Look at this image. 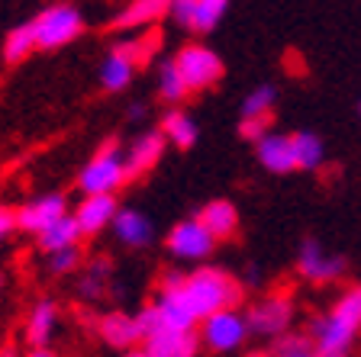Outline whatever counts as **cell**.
<instances>
[{"label": "cell", "instance_id": "cell-40", "mask_svg": "<svg viewBox=\"0 0 361 357\" xmlns=\"http://www.w3.org/2000/svg\"><path fill=\"white\" fill-rule=\"evenodd\" d=\"M120 357H149V351H145V348H133V351H126V354H120Z\"/></svg>", "mask_w": 361, "mask_h": 357}, {"label": "cell", "instance_id": "cell-37", "mask_svg": "<svg viewBox=\"0 0 361 357\" xmlns=\"http://www.w3.org/2000/svg\"><path fill=\"white\" fill-rule=\"evenodd\" d=\"M242 290H245V287H258V283H262V270L255 268V264H248L245 268V274H242Z\"/></svg>", "mask_w": 361, "mask_h": 357}, {"label": "cell", "instance_id": "cell-10", "mask_svg": "<svg viewBox=\"0 0 361 357\" xmlns=\"http://www.w3.org/2000/svg\"><path fill=\"white\" fill-rule=\"evenodd\" d=\"M348 261L342 254H329L316 238H303L297 251V274L307 283H332L345 274Z\"/></svg>", "mask_w": 361, "mask_h": 357}, {"label": "cell", "instance_id": "cell-33", "mask_svg": "<svg viewBox=\"0 0 361 357\" xmlns=\"http://www.w3.org/2000/svg\"><path fill=\"white\" fill-rule=\"evenodd\" d=\"M135 322H139V332H142V342H149L152 335H158V332H165V325H161V319H158V309L155 306H142L139 313H135Z\"/></svg>", "mask_w": 361, "mask_h": 357}, {"label": "cell", "instance_id": "cell-39", "mask_svg": "<svg viewBox=\"0 0 361 357\" xmlns=\"http://www.w3.org/2000/svg\"><path fill=\"white\" fill-rule=\"evenodd\" d=\"M126 116H129V119H142V116H145V106H142V104H133V106L126 110Z\"/></svg>", "mask_w": 361, "mask_h": 357}, {"label": "cell", "instance_id": "cell-14", "mask_svg": "<svg viewBox=\"0 0 361 357\" xmlns=\"http://www.w3.org/2000/svg\"><path fill=\"white\" fill-rule=\"evenodd\" d=\"M120 203L116 196H84L75 206V223L81 229V235H100L104 229H113L116 216H120Z\"/></svg>", "mask_w": 361, "mask_h": 357}, {"label": "cell", "instance_id": "cell-28", "mask_svg": "<svg viewBox=\"0 0 361 357\" xmlns=\"http://www.w3.org/2000/svg\"><path fill=\"white\" fill-rule=\"evenodd\" d=\"M188 94H190V90H188V84H184V77H180L174 58H165L161 65H158V97L165 100V104L178 106L180 100L188 97Z\"/></svg>", "mask_w": 361, "mask_h": 357}, {"label": "cell", "instance_id": "cell-15", "mask_svg": "<svg viewBox=\"0 0 361 357\" xmlns=\"http://www.w3.org/2000/svg\"><path fill=\"white\" fill-rule=\"evenodd\" d=\"M165 149H168V142H165V135L158 132V129L135 135V139L129 142V149H126V174H129V180L149 174L152 168L161 161Z\"/></svg>", "mask_w": 361, "mask_h": 357}, {"label": "cell", "instance_id": "cell-43", "mask_svg": "<svg viewBox=\"0 0 361 357\" xmlns=\"http://www.w3.org/2000/svg\"><path fill=\"white\" fill-rule=\"evenodd\" d=\"M358 287H361V283H358Z\"/></svg>", "mask_w": 361, "mask_h": 357}, {"label": "cell", "instance_id": "cell-20", "mask_svg": "<svg viewBox=\"0 0 361 357\" xmlns=\"http://www.w3.org/2000/svg\"><path fill=\"white\" fill-rule=\"evenodd\" d=\"M200 335L197 332H158L149 342H142V348L149 351V357H197L200 351Z\"/></svg>", "mask_w": 361, "mask_h": 357}, {"label": "cell", "instance_id": "cell-13", "mask_svg": "<svg viewBox=\"0 0 361 357\" xmlns=\"http://www.w3.org/2000/svg\"><path fill=\"white\" fill-rule=\"evenodd\" d=\"M94 332L100 335V342L110 344V348L116 351H133L135 344L142 342V332H139V322H135L133 313H120V309H113V313L100 315L97 322H94Z\"/></svg>", "mask_w": 361, "mask_h": 357}, {"label": "cell", "instance_id": "cell-26", "mask_svg": "<svg viewBox=\"0 0 361 357\" xmlns=\"http://www.w3.org/2000/svg\"><path fill=\"white\" fill-rule=\"evenodd\" d=\"M81 238L84 235H81V229H78L75 216H65V219H59L52 229H45L36 242L45 254H55V251H65V248H81Z\"/></svg>", "mask_w": 361, "mask_h": 357}, {"label": "cell", "instance_id": "cell-42", "mask_svg": "<svg viewBox=\"0 0 361 357\" xmlns=\"http://www.w3.org/2000/svg\"><path fill=\"white\" fill-rule=\"evenodd\" d=\"M248 357H271V351H255V354H248Z\"/></svg>", "mask_w": 361, "mask_h": 357}, {"label": "cell", "instance_id": "cell-9", "mask_svg": "<svg viewBox=\"0 0 361 357\" xmlns=\"http://www.w3.org/2000/svg\"><path fill=\"white\" fill-rule=\"evenodd\" d=\"M65 216H71V213H68V196L52 190V194L32 196V200H26L16 209V229L39 238L45 229H52V225Z\"/></svg>", "mask_w": 361, "mask_h": 357}, {"label": "cell", "instance_id": "cell-23", "mask_svg": "<svg viewBox=\"0 0 361 357\" xmlns=\"http://www.w3.org/2000/svg\"><path fill=\"white\" fill-rule=\"evenodd\" d=\"M158 132L165 135V142L174 145V149H194L200 129H197L190 113H184L180 106H171V110L161 116V129H158Z\"/></svg>", "mask_w": 361, "mask_h": 357}, {"label": "cell", "instance_id": "cell-8", "mask_svg": "<svg viewBox=\"0 0 361 357\" xmlns=\"http://www.w3.org/2000/svg\"><path fill=\"white\" fill-rule=\"evenodd\" d=\"M165 245L174 261H197V264H203L213 254V248H216V238L207 232V225L200 219L190 216V219H180L178 225H171Z\"/></svg>", "mask_w": 361, "mask_h": 357}, {"label": "cell", "instance_id": "cell-11", "mask_svg": "<svg viewBox=\"0 0 361 357\" xmlns=\"http://www.w3.org/2000/svg\"><path fill=\"white\" fill-rule=\"evenodd\" d=\"M226 10H229L226 0H171L168 20H174L180 30L207 36V32H213L219 26Z\"/></svg>", "mask_w": 361, "mask_h": 357}, {"label": "cell", "instance_id": "cell-1", "mask_svg": "<svg viewBox=\"0 0 361 357\" xmlns=\"http://www.w3.org/2000/svg\"><path fill=\"white\" fill-rule=\"evenodd\" d=\"M358 332H361V287L345 290L329 313H319L307 322V338L323 357H348Z\"/></svg>", "mask_w": 361, "mask_h": 357}, {"label": "cell", "instance_id": "cell-24", "mask_svg": "<svg viewBox=\"0 0 361 357\" xmlns=\"http://www.w3.org/2000/svg\"><path fill=\"white\" fill-rule=\"evenodd\" d=\"M113 277V261L110 258H94L84 268V274L78 277V296L84 303H100L106 296V287H110Z\"/></svg>", "mask_w": 361, "mask_h": 357}, {"label": "cell", "instance_id": "cell-6", "mask_svg": "<svg viewBox=\"0 0 361 357\" xmlns=\"http://www.w3.org/2000/svg\"><path fill=\"white\" fill-rule=\"evenodd\" d=\"M174 65H178L180 77L188 84V90H207L223 77V58L213 52L210 45H200V42H188L180 45L178 55H174Z\"/></svg>", "mask_w": 361, "mask_h": 357}, {"label": "cell", "instance_id": "cell-2", "mask_svg": "<svg viewBox=\"0 0 361 357\" xmlns=\"http://www.w3.org/2000/svg\"><path fill=\"white\" fill-rule=\"evenodd\" d=\"M184 299L190 303V309L197 313V319H210V315L223 313V309H239L242 303V283L233 274H226L223 268H210L203 264L194 274H188L184 283Z\"/></svg>", "mask_w": 361, "mask_h": 357}, {"label": "cell", "instance_id": "cell-21", "mask_svg": "<svg viewBox=\"0 0 361 357\" xmlns=\"http://www.w3.org/2000/svg\"><path fill=\"white\" fill-rule=\"evenodd\" d=\"M255 155H258V161H262V168H268L271 174H290V171H297V164H293L290 135H284V132L264 135V139L255 145Z\"/></svg>", "mask_w": 361, "mask_h": 357}, {"label": "cell", "instance_id": "cell-35", "mask_svg": "<svg viewBox=\"0 0 361 357\" xmlns=\"http://www.w3.org/2000/svg\"><path fill=\"white\" fill-rule=\"evenodd\" d=\"M184 283H188V274L178 268H165L161 277H158V290L161 293H180L184 290Z\"/></svg>", "mask_w": 361, "mask_h": 357}, {"label": "cell", "instance_id": "cell-5", "mask_svg": "<svg viewBox=\"0 0 361 357\" xmlns=\"http://www.w3.org/2000/svg\"><path fill=\"white\" fill-rule=\"evenodd\" d=\"M245 319H248V328H252V335H262V338H271V342H278L281 335L293 332V296L290 293H264L258 296L255 303L245 309Z\"/></svg>", "mask_w": 361, "mask_h": 357}, {"label": "cell", "instance_id": "cell-32", "mask_svg": "<svg viewBox=\"0 0 361 357\" xmlns=\"http://www.w3.org/2000/svg\"><path fill=\"white\" fill-rule=\"evenodd\" d=\"M81 264H84L81 248H65V251L45 254V268H49L52 277H71L75 270H81Z\"/></svg>", "mask_w": 361, "mask_h": 357}, {"label": "cell", "instance_id": "cell-38", "mask_svg": "<svg viewBox=\"0 0 361 357\" xmlns=\"http://www.w3.org/2000/svg\"><path fill=\"white\" fill-rule=\"evenodd\" d=\"M26 357H59L52 348H30V354Z\"/></svg>", "mask_w": 361, "mask_h": 357}, {"label": "cell", "instance_id": "cell-31", "mask_svg": "<svg viewBox=\"0 0 361 357\" xmlns=\"http://www.w3.org/2000/svg\"><path fill=\"white\" fill-rule=\"evenodd\" d=\"M123 45H126V52L135 58V65H145V61H152L158 55V49H161V32L158 30H145V32H139V36H133V39H120Z\"/></svg>", "mask_w": 361, "mask_h": 357}, {"label": "cell", "instance_id": "cell-22", "mask_svg": "<svg viewBox=\"0 0 361 357\" xmlns=\"http://www.w3.org/2000/svg\"><path fill=\"white\" fill-rule=\"evenodd\" d=\"M197 219L207 225V232H210L216 242L219 238H233L235 229H239V213H235V206L229 200H210L197 213Z\"/></svg>", "mask_w": 361, "mask_h": 357}, {"label": "cell", "instance_id": "cell-18", "mask_svg": "<svg viewBox=\"0 0 361 357\" xmlns=\"http://www.w3.org/2000/svg\"><path fill=\"white\" fill-rule=\"evenodd\" d=\"M113 235H116V242L126 248H149L152 238H155V225H152V219L145 216V213H139V209L133 206H123L120 216H116V223H113Z\"/></svg>", "mask_w": 361, "mask_h": 357}, {"label": "cell", "instance_id": "cell-19", "mask_svg": "<svg viewBox=\"0 0 361 357\" xmlns=\"http://www.w3.org/2000/svg\"><path fill=\"white\" fill-rule=\"evenodd\" d=\"M158 309V319H161V325L171 328V332H197V325H200V319H197V313L190 309V303L184 299V293H155V303H152Z\"/></svg>", "mask_w": 361, "mask_h": 357}, {"label": "cell", "instance_id": "cell-7", "mask_svg": "<svg viewBox=\"0 0 361 357\" xmlns=\"http://www.w3.org/2000/svg\"><path fill=\"white\" fill-rule=\"evenodd\" d=\"M197 335H200V342L210 351L229 354V351L245 344V338L252 335V328H248V319L242 309H223V313L203 319L200 328H197Z\"/></svg>", "mask_w": 361, "mask_h": 357}, {"label": "cell", "instance_id": "cell-27", "mask_svg": "<svg viewBox=\"0 0 361 357\" xmlns=\"http://www.w3.org/2000/svg\"><path fill=\"white\" fill-rule=\"evenodd\" d=\"M36 52V36H32L30 23H20L4 36V61L7 65H20L23 58H30Z\"/></svg>", "mask_w": 361, "mask_h": 357}, {"label": "cell", "instance_id": "cell-16", "mask_svg": "<svg viewBox=\"0 0 361 357\" xmlns=\"http://www.w3.org/2000/svg\"><path fill=\"white\" fill-rule=\"evenodd\" d=\"M55 328H59V303L49 296L36 299L26 315V325H23V338L30 348H49Z\"/></svg>", "mask_w": 361, "mask_h": 357}, {"label": "cell", "instance_id": "cell-36", "mask_svg": "<svg viewBox=\"0 0 361 357\" xmlns=\"http://www.w3.org/2000/svg\"><path fill=\"white\" fill-rule=\"evenodd\" d=\"M10 232H16V209L0 206V242H4Z\"/></svg>", "mask_w": 361, "mask_h": 357}, {"label": "cell", "instance_id": "cell-25", "mask_svg": "<svg viewBox=\"0 0 361 357\" xmlns=\"http://www.w3.org/2000/svg\"><path fill=\"white\" fill-rule=\"evenodd\" d=\"M290 145H293V164H297L300 171H316V168H323L326 145L316 132H307V129H303V132H293Z\"/></svg>", "mask_w": 361, "mask_h": 357}, {"label": "cell", "instance_id": "cell-17", "mask_svg": "<svg viewBox=\"0 0 361 357\" xmlns=\"http://www.w3.org/2000/svg\"><path fill=\"white\" fill-rule=\"evenodd\" d=\"M135 58L126 52V45L123 42H113L106 58L100 61V87L116 94V90H126L129 81L135 77Z\"/></svg>", "mask_w": 361, "mask_h": 357}, {"label": "cell", "instance_id": "cell-30", "mask_svg": "<svg viewBox=\"0 0 361 357\" xmlns=\"http://www.w3.org/2000/svg\"><path fill=\"white\" fill-rule=\"evenodd\" d=\"M271 357H323L307 338V332H287L271 344Z\"/></svg>", "mask_w": 361, "mask_h": 357}, {"label": "cell", "instance_id": "cell-41", "mask_svg": "<svg viewBox=\"0 0 361 357\" xmlns=\"http://www.w3.org/2000/svg\"><path fill=\"white\" fill-rule=\"evenodd\" d=\"M0 357H16V348L13 344H4V348H0Z\"/></svg>", "mask_w": 361, "mask_h": 357}, {"label": "cell", "instance_id": "cell-34", "mask_svg": "<svg viewBox=\"0 0 361 357\" xmlns=\"http://www.w3.org/2000/svg\"><path fill=\"white\" fill-rule=\"evenodd\" d=\"M274 129H271V116H262V119H242L239 123V135L242 139H248V142H262L264 135H271Z\"/></svg>", "mask_w": 361, "mask_h": 357}, {"label": "cell", "instance_id": "cell-29", "mask_svg": "<svg viewBox=\"0 0 361 357\" xmlns=\"http://www.w3.org/2000/svg\"><path fill=\"white\" fill-rule=\"evenodd\" d=\"M274 100H278V90L271 87V84H258V87L248 90L245 100H242V119L271 116V110H274Z\"/></svg>", "mask_w": 361, "mask_h": 357}, {"label": "cell", "instance_id": "cell-4", "mask_svg": "<svg viewBox=\"0 0 361 357\" xmlns=\"http://www.w3.org/2000/svg\"><path fill=\"white\" fill-rule=\"evenodd\" d=\"M32 36H36V49L42 52H55L61 45L75 42L84 32V13L75 4H52V7L39 10L30 20Z\"/></svg>", "mask_w": 361, "mask_h": 357}, {"label": "cell", "instance_id": "cell-12", "mask_svg": "<svg viewBox=\"0 0 361 357\" xmlns=\"http://www.w3.org/2000/svg\"><path fill=\"white\" fill-rule=\"evenodd\" d=\"M168 10H171V0H129L126 7L110 20V30H116V32L155 30L161 20H168Z\"/></svg>", "mask_w": 361, "mask_h": 357}, {"label": "cell", "instance_id": "cell-3", "mask_svg": "<svg viewBox=\"0 0 361 357\" xmlns=\"http://www.w3.org/2000/svg\"><path fill=\"white\" fill-rule=\"evenodd\" d=\"M123 184H129L126 174V149L116 139L104 142L94 158L78 174V190L84 196H116Z\"/></svg>", "mask_w": 361, "mask_h": 357}]
</instances>
